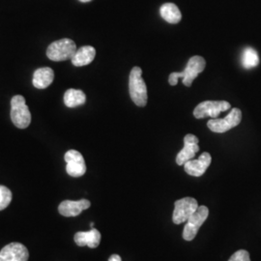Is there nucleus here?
Masks as SVG:
<instances>
[{
    "instance_id": "obj_13",
    "label": "nucleus",
    "mask_w": 261,
    "mask_h": 261,
    "mask_svg": "<svg viewBox=\"0 0 261 261\" xmlns=\"http://www.w3.org/2000/svg\"><path fill=\"white\" fill-rule=\"evenodd\" d=\"M91 203L87 199H81L77 201L64 200L59 204L58 211L64 217H76L84 210L88 209Z\"/></svg>"
},
{
    "instance_id": "obj_23",
    "label": "nucleus",
    "mask_w": 261,
    "mask_h": 261,
    "mask_svg": "<svg viewBox=\"0 0 261 261\" xmlns=\"http://www.w3.org/2000/svg\"><path fill=\"white\" fill-rule=\"evenodd\" d=\"M81 2H83V3H87V2H90V1H92V0H80Z\"/></svg>"
},
{
    "instance_id": "obj_6",
    "label": "nucleus",
    "mask_w": 261,
    "mask_h": 261,
    "mask_svg": "<svg viewBox=\"0 0 261 261\" xmlns=\"http://www.w3.org/2000/svg\"><path fill=\"white\" fill-rule=\"evenodd\" d=\"M230 107V103L226 101H205L196 106L194 110V116L196 119L206 117L218 118L222 112L228 111Z\"/></svg>"
},
{
    "instance_id": "obj_7",
    "label": "nucleus",
    "mask_w": 261,
    "mask_h": 261,
    "mask_svg": "<svg viewBox=\"0 0 261 261\" xmlns=\"http://www.w3.org/2000/svg\"><path fill=\"white\" fill-rule=\"evenodd\" d=\"M209 216V209L206 206H198L196 212L192 215L185 224L183 238L186 241H192L195 239L198 232L199 227L203 224Z\"/></svg>"
},
{
    "instance_id": "obj_21",
    "label": "nucleus",
    "mask_w": 261,
    "mask_h": 261,
    "mask_svg": "<svg viewBox=\"0 0 261 261\" xmlns=\"http://www.w3.org/2000/svg\"><path fill=\"white\" fill-rule=\"evenodd\" d=\"M228 261H251L250 253L245 250L237 251V252H234Z\"/></svg>"
},
{
    "instance_id": "obj_10",
    "label": "nucleus",
    "mask_w": 261,
    "mask_h": 261,
    "mask_svg": "<svg viewBox=\"0 0 261 261\" xmlns=\"http://www.w3.org/2000/svg\"><path fill=\"white\" fill-rule=\"evenodd\" d=\"M29 252L20 243H11L0 251V261H28Z\"/></svg>"
},
{
    "instance_id": "obj_9",
    "label": "nucleus",
    "mask_w": 261,
    "mask_h": 261,
    "mask_svg": "<svg viewBox=\"0 0 261 261\" xmlns=\"http://www.w3.org/2000/svg\"><path fill=\"white\" fill-rule=\"evenodd\" d=\"M64 160L67 163L66 171L72 177H81L86 172V165L83 155L76 150L66 152Z\"/></svg>"
},
{
    "instance_id": "obj_12",
    "label": "nucleus",
    "mask_w": 261,
    "mask_h": 261,
    "mask_svg": "<svg viewBox=\"0 0 261 261\" xmlns=\"http://www.w3.org/2000/svg\"><path fill=\"white\" fill-rule=\"evenodd\" d=\"M199 151L198 139L195 135L189 134L184 138V147L177 154L176 164L178 166H184V164L195 158L196 153Z\"/></svg>"
},
{
    "instance_id": "obj_5",
    "label": "nucleus",
    "mask_w": 261,
    "mask_h": 261,
    "mask_svg": "<svg viewBox=\"0 0 261 261\" xmlns=\"http://www.w3.org/2000/svg\"><path fill=\"white\" fill-rule=\"evenodd\" d=\"M242 120V112L239 109H232L230 112L222 119L212 118L207 123V126L214 133L222 134L227 130H231L234 127L238 126Z\"/></svg>"
},
{
    "instance_id": "obj_17",
    "label": "nucleus",
    "mask_w": 261,
    "mask_h": 261,
    "mask_svg": "<svg viewBox=\"0 0 261 261\" xmlns=\"http://www.w3.org/2000/svg\"><path fill=\"white\" fill-rule=\"evenodd\" d=\"M160 14L163 19L171 24L180 22L182 19L181 12L174 3H165L162 5L160 8Z\"/></svg>"
},
{
    "instance_id": "obj_20",
    "label": "nucleus",
    "mask_w": 261,
    "mask_h": 261,
    "mask_svg": "<svg viewBox=\"0 0 261 261\" xmlns=\"http://www.w3.org/2000/svg\"><path fill=\"white\" fill-rule=\"evenodd\" d=\"M12 201V192L7 187L0 186V211L9 206Z\"/></svg>"
},
{
    "instance_id": "obj_4",
    "label": "nucleus",
    "mask_w": 261,
    "mask_h": 261,
    "mask_svg": "<svg viewBox=\"0 0 261 261\" xmlns=\"http://www.w3.org/2000/svg\"><path fill=\"white\" fill-rule=\"evenodd\" d=\"M76 51L75 43L71 39H61L51 43L47 49V58L53 61H65L72 59Z\"/></svg>"
},
{
    "instance_id": "obj_11",
    "label": "nucleus",
    "mask_w": 261,
    "mask_h": 261,
    "mask_svg": "<svg viewBox=\"0 0 261 261\" xmlns=\"http://www.w3.org/2000/svg\"><path fill=\"white\" fill-rule=\"evenodd\" d=\"M212 157L208 152H203L199 158L192 159L184 164V169L191 176L199 177L205 173L207 168L210 167Z\"/></svg>"
},
{
    "instance_id": "obj_18",
    "label": "nucleus",
    "mask_w": 261,
    "mask_h": 261,
    "mask_svg": "<svg viewBox=\"0 0 261 261\" xmlns=\"http://www.w3.org/2000/svg\"><path fill=\"white\" fill-rule=\"evenodd\" d=\"M86 102V96L80 89H68L64 94V103L68 108H76Z\"/></svg>"
},
{
    "instance_id": "obj_8",
    "label": "nucleus",
    "mask_w": 261,
    "mask_h": 261,
    "mask_svg": "<svg viewBox=\"0 0 261 261\" xmlns=\"http://www.w3.org/2000/svg\"><path fill=\"white\" fill-rule=\"evenodd\" d=\"M198 208L197 201L193 197H184L178 199L174 203L172 221L175 224L186 223L188 219L194 214Z\"/></svg>"
},
{
    "instance_id": "obj_2",
    "label": "nucleus",
    "mask_w": 261,
    "mask_h": 261,
    "mask_svg": "<svg viewBox=\"0 0 261 261\" xmlns=\"http://www.w3.org/2000/svg\"><path fill=\"white\" fill-rule=\"evenodd\" d=\"M129 92L130 99L138 107H145L147 103V87L142 79L140 67H134L129 76Z\"/></svg>"
},
{
    "instance_id": "obj_3",
    "label": "nucleus",
    "mask_w": 261,
    "mask_h": 261,
    "mask_svg": "<svg viewBox=\"0 0 261 261\" xmlns=\"http://www.w3.org/2000/svg\"><path fill=\"white\" fill-rule=\"evenodd\" d=\"M11 120L19 129H27L31 123V113L21 95H16L11 100Z\"/></svg>"
},
{
    "instance_id": "obj_19",
    "label": "nucleus",
    "mask_w": 261,
    "mask_h": 261,
    "mask_svg": "<svg viewBox=\"0 0 261 261\" xmlns=\"http://www.w3.org/2000/svg\"><path fill=\"white\" fill-rule=\"evenodd\" d=\"M242 65L245 69H252L259 63V57L255 49L252 47H246L243 50L242 58H241Z\"/></svg>"
},
{
    "instance_id": "obj_14",
    "label": "nucleus",
    "mask_w": 261,
    "mask_h": 261,
    "mask_svg": "<svg viewBox=\"0 0 261 261\" xmlns=\"http://www.w3.org/2000/svg\"><path fill=\"white\" fill-rule=\"evenodd\" d=\"M101 233L96 228H91L89 231H80L75 234L74 240L80 247L88 246L91 249L97 248L101 242Z\"/></svg>"
},
{
    "instance_id": "obj_1",
    "label": "nucleus",
    "mask_w": 261,
    "mask_h": 261,
    "mask_svg": "<svg viewBox=\"0 0 261 261\" xmlns=\"http://www.w3.org/2000/svg\"><path fill=\"white\" fill-rule=\"evenodd\" d=\"M205 59L203 57L198 56H193L188 61L186 68L183 72H180V73L174 72L169 75L168 83L170 85H176L178 79L182 77L183 84L190 87L196 76L203 72V70L205 69Z\"/></svg>"
},
{
    "instance_id": "obj_16",
    "label": "nucleus",
    "mask_w": 261,
    "mask_h": 261,
    "mask_svg": "<svg viewBox=\"0 0 261 261\" xmlns=\"http://www.w3.org/2000/svg\"><path fill=\"white\" fill-rule=\"evenodd\" d=\"M96 56V49L91 46H84L76 49L73 58L71 59L73 65L75 67H83V66L90 64Z\"/></svg>"
},
{
    "instance_id": "obj_22",
    "label": "nucleus",
    "mask_w": 261,
    "mask_h": 261,
    "mask_svg": "<svg viewBox=\"0 0 261 261\" xmlns=\"http://www.w3.org/2000/svg\"><path fill=\"white\" fill-rule=\"evenodd\" d=\"M109 261H122L120 255L118 254H112V256L109 258Z\"/></svg>"
},
{
    "instance_id": "obj_15",
    "label": "nucleus",
    "mask_w": 261,
    "mask_h": 261,
    "mask_svg": "<svg viewBox=\"0 0 261 261\" xmlns=\"http://www.w3.org/2000/svg\"><path fill=\"white\" fill-rule=\"evenodd\" d=\"M55 80V72L51 68L43 67L37 69L32 79L33 86L37 89H45L53 84Z\"/></svg>"
}]
</instances>
